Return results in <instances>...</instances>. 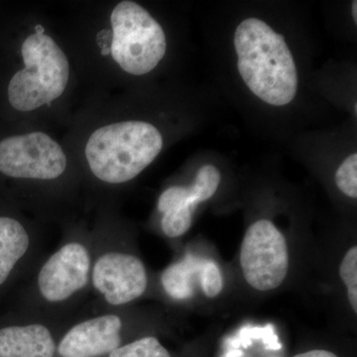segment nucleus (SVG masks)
Returning a JSON list of instances; mask_svg holds the SVG:
<instances>
[{
  "mask_svg": "<svg viewBox=\"0 0 357 357\" xmlns=\"http://www.w3.org/2000/svg\"><path fill=\"white\" fill-rule=\"evenodd\" d=\"M237 69L253 95L273 107L292 102L298 72L283 35L258 18L241 21L234 33Z\"/></svg>",
  "mask_w": 357,
  "mask_h": 357,
  "instance_id": "1",
  "label": "nucleus"
},
{
  "mask_svg": "<svg viewBox=\"0 0 357 357\" xmlns=\"http://www.w3.org/2000/svg\"><path fill=\"white\" fill-rule=\"evenodd\" d=\"M163 137L149 122H117L96 129L86 145V158L96 178L122 184L137 177L156 159Z\"/></svg>",
  "mask_w": 357,
  "mask_h": 357,
  "instance_id": "2",
  "label": "nucleus"
},
{
  "mask_svg": "<svg viewBox=\"0 0 357 357\" xmlns=\"http://www.w3.org/2000/svg\"><path fill=\"white\" fill-rule=\"evenodd\" d=\"M21 54L24 69L11 79L8 100L16 110L31 112L64 93L69 82V61L64 51L42 29L25 39Z\"/></svg>",
  "mask_w": 357,
  "mask_h": 357,
  "instance_id": "3",
  "label": "nucleus"
},
{
  "mask_svg": "<svg viewBox=\"0 0 357 357\" xmlns=\"http://www.w3.org/2000/svg\"><path fill=\"white\" fill-rule=\"evenodd\" d=\"M114 39L112 56L124 72L143 76L163 60L167 39L163 28L144 7L121 1L110 15Z\"/></svg>",
  "mask_w": 357,
  "mask_h": 357,
  "instance_id": "4",
  "label": "nucleus"
},
{
  "mask_svg": "<svg viewBox=\"0 0 357 357\" xmlns=\"http://www.w3.org/2000/svg\"><path fill=\"white\" fill-rule=\"evenodd\" d=\"M239 261L250 287L260 292L275 290L288 275L287 241L271 220H257L244 234Z\"/></svg>",
  "mask_w": 357,
  "mask_h": 357,
  "instance_id": "5",
  "label": "nucleus"
},
{
  "mask_svg": "<svg viewBox=\"0 0 357 357\" xmlns=\"http://www.w3.org/2000/svg\"><path fill=\"white\" fill-rule=\"evenodd\" d=\"M66 168L64 150L47 134L31 132L0 141V172L8 177L53 180Z\"/></svg>",
  "mask_w": 357,
  "mask_h": 357,
  "instance_id": "6",
  "label": "nucleus"
},
{
  "mask_svg": "<svg viewBox=\"0 0 357 357\" xmlns=\"http://www.w3.org/2000/svg\"><path fill=\"white\" fill-rule=\"evenodd\" d=\"M144 264L136 256L112 252L102 256L93 268V282L107 303L128 304L142 296L147 288Z\"/></svg>",
  "mask_w": 357,
  "mask_h": 357,
  "instance_id": "7",
  "label": "nucleus"
},
{
  "mask_svg": "<svg viewBox=\"0 0 357 357\" xmlns=\"http://www.w3.org/2000/svg\"><path fill=\"white\" fill-rule=\"evenodd\" d=\"M91 260L82 244L63 246L45 263L38 277L40 292L49 302L70 298L88 284Z\"/></svg>",
  "mask_w": 357,
  "mask_h": 357,
  "instance_id": "8",
  "label": "nucleus"
},
{
  "mask_svg": "<svg viewBox=\"0 0 357 357\" xmlns=\"http://www.w3.org/2000/svg\"><path fill=\"white\" fill-rule=\"evenodd\" d=\"M121 319L114 314L98 317L72 328L59 345L63 357H102L121 344Z\"/></svg>",
  "mask_w": 357,
  "mask_h": 357,
  "instance_id": "9",
  "label": "nucleus"
},
{
  "mask_svg": "<svg viewBox=\"0 0 357 357\" xmlns=\"http://www.w3.org/2000/svg\"><path fill=\"white\" fill-rule=\"evenodd\" d=\"M55 342L41 325L8 326L0 330V357H54Z\"/></svg>",
  "mask_w": 357,
  "mask_h": 357,
  "instance_id": "10",
  "label": "nucleus"
},
{
  "mask_svg": "<svg viewBox=\"0 0 357 357\" xmlns=\"http://www.w3.org/2000/svg\"><path fill=\"white\" fill-rule=\"evenodd\" d=\"M198 206L189 188L171 187L162 192L158 210L163 213L161 225L164 234L171 238L184 236L191 229L195 210Z\"/></svg>",
  "mask_w": 357,
  "mask_h": 357,
  "instance_id": "11",
  "label": "nucleus"
},
{
  "mask_svg": "<svg viewBox=\"0 0 357 357\" xmlns=\"http://www.w3.org/2000/svg\"><path fill=\"white\" fill-rule=\"evenodd\" d=\"M29 246L23 225L10 218H0V285L6 281Z\"/></svg>",
  "mask_w": 357,
  "mask_h": 357,
  "instance_id": "12",
  "label": "nucleus"
},
{
  "mask_svg": "<svg viewBox=\"0 0 357 357\" xmlns=\"http://www.w3.org/2000/svg\"><path fill=\"white\" fill-rule=\"evenodd\" d=\"M203 259L187 255L180 262L166 268L161 276L167 294L175 300L191 299L195 295V284L199 285V271Z\"/></svg>",
  "mask_w": 357,
  "mask_h": 357,
  "instance_id": "13",
  "label": "nucleus"
},
{
  "mask_svg": "<svg viewBox=\"0 0 357 357\" xmlns=\"http://www.w3.org/2000/svg\"><path fill=\"white\" fill-rule=\"evenodd\" d=\"M222 175L213 165H204L199 168L194 183L189 188L192 198L199 204L210 199L217 192Z\"/></svg>",
  "mask_w": 357,
  "mask_h": 357,
  "instance_id": "14",
  "label": "nucleus"
},
{
  "mask_svg": "<svg viewBox=\"0 0 357 357\" xmlns=\"http://www.w3.org/2000/svg\"><path fill=\"white\" fill-rule=\"evenodd\" d=\"M109 357H171L156 337L140 338L110 352Z\"/></svg>",
  "mask_w": 357,
  "mask_h": 357,
  "instance_id": "15",
  "label": "nucleus"
},
{
  "mask_svg": "<svg viewBox=\"0 0 357 357\" xmlns=\"http://www.w3.org/2000/svg\"><path fill=\"white\" fill-rule=\"evenodd\" d=\"M340 276L347 290V298L357 314V246L349 249L340 265Z\"/></svg>",
  "mask_w": 357,
  "mask_h": 357,
  "instance_id": "16",
  "label": "nucleus"
},
{
  "mask_svg": "<svg viewBox=\"0 0 357 357\" xmlns=\"http://www.w3.org/2000/svg\"><path fill=\"white\" fill-rule=\"evenodd\" d=\"M335 184L338 190L349 197L357 198V154L349 155L338 167L335 173Z\"/></svg>",
  "mask_w": 357,
  "mask_h": 357,
  "instance_id": "17",
  "label": "nucleus"
},
{
  "mask_svg": "<svg viewBox=\"0 0 357 357\" xmlns=\"http://www.w3.org/2000/svg\"><path fill=\"white\" fill-rule=\"evenodd\" d=\"M199 287L208 298H215L222 293L223 277L220 267L213 260L203 259L199 271Z\"/></svg>",
  "mask_w": 357,
  "mask_h": 357,
  "instance_id": "18",
  "label": "nucleus"
},
{
  "mask_svg": "<svg viewBox=\"0 0 357 357\" xmlns=\"http://www.w3.org/2000/svg\"><path fill=\"white\" fill-rule=\"evenodd\" d=\"M293 357H338L337 354H333L332 351H325V349H314L303 352V354H297Z\"/></svg>",
  "mask_w": 357,
  "mask_h": 357,
  "instance_id": "19",
  "label": "nucleus"
},
{
  "mask_svg": "<svg viewBox=\"0 0 357 357\" xmlns=\"http://www.w3.org/2000/svg\"><path fill=\"white\" fill-rule=\"evenodd\" d=\"M352 17L354 22L357 23V1L352 2Z\"/></svg>",
  "mask_w": 357,
  "mask_h": 357,
  "instance_id": "20",
  "label": "nucleus"
}]
</instances>
